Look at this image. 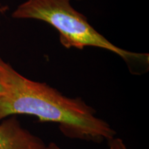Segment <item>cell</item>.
I'll return each instance as SVG.
<instances>
[{
	"label": "cell",
	"mask_w": 149,
	"mask_h": 149,
	"mask_svg": "<svg viewBox=\"0 0 149 149\" xmlns=\"http://www.w3.org/2000/svg\"><path fill=\"white\" fill-rule=\"evenodd\" d=\"M0 81L5 88L0 97V122L13 115H32L41 122L58 124L68 138L95 143L109 141L116 135L81 98L68 97L47 84L24 77L1 57Z\"/></svg>",
	"instance_id": "cell-1"
},
{
	"label": "cell",
	"mask_w": 149,
	"mask_h": 149,
	"mask_svg": "<svg viewBox=\"0 0 149 149\" xmlns=\"http://www.w3.org/2000/svg\"><path fill=\"white\" fill-rule=\"evenodd\" d=\"M70 1L28 0L19 6L12 16L17 19H35L50 24L58 31L61 44L67 48L81 50L86 46H95L116 53L128 63L148 62V54L132 53L113 45L91 26L84 15L72 8Z\"/></svg>",
	"instance_id": "cell-2"
},
{
	"label": "cell",
	"mask_w": 149,
	"mask_h": 149,
	"mask_svg": "<svg viewBox=\"0 0 149 149\" xmlns=\"http://www.w3.org/2000/svg\"><path fill=\"white\" fill-rule=\"evenodd\" d=\"M0 123V149H49L45 142L22 127L15 115Z\"/></svg>",
	"instance_id": "cell-3"
},
{
	"label": "cell",
	"mask_w": 149,
	"mask_h": 149,
	"mask_svg": "<svg viewBox=\"0 0 149 149\" xmlns=\"http://www.w3.org/2000/svg\"><path fill=\"white\" fill-rule=\"evenodd\" d=\"M109 149H127L124 142L120 138H113L109 141Z\"/></svg>",
	"instance_id": "cell-4"
},
{
	"label": "cell",
	"mask_w": 149,
	"mask_h": 149,
	"mask_svg": "<svg viewBox=\"0 0 149 149\" xmlns=\"http://www.w3.org/2000/svg\"><path fill=\"white\" fill-rule=\"evenodd\" d=\"M5 94V88L3 87L2 83L0 81V97L3 96Z\"/></svg>",
	"instance_id": "cell-5"
}]
</instances>
